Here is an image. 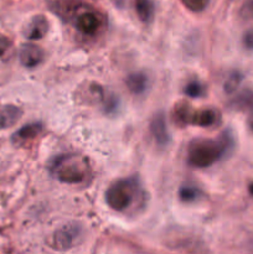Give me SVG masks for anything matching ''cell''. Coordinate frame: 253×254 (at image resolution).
<instances>
[{
    "label": "cell",
    "mask_w": 253,
    "mask_h": 254,
    "mask_svg": "<svg viewBox=\"0 0 253 254\" xmlns=\"http://www.w3.org/2000/svg\"><path fill=\"white\" fill-rule=\"evenodd\" d=\"M42 130V124L40 123H31L24 126L21 129L16 131V133L12 135V143L14 144H25L30 140H34Z\"/></svg>",
    "instance_id": "cell-9"
},
{
    "label": "cell",
    "mask_w": 253,
    "mask_h": 254,
    "mask_svg": "<svg viewBox=\"0 0 253 254\" xmlns=\"http://www.w3.org/2000/svg\"><path fill=\"white\" fill-rule=\"evenodd\" d=\"M240 108H253V93L252 92H245L238 96L237 102H235Z\"/></svg>",
    "instance_id": "cell-19"
},
{
    "label": "cell",
    "mask_w": 253,
    "mask_h": 254,
    "mask_svg": "<svg viewBox=\"0 0 253 254\" xmlns=\"http://www.w3.org/2000/svg\"><path fill=\"white\" fill-rule=\"evenodd\" d=\"M242 82V74L240 72H232L230 76L226 79L225 84H223V88L227 93H232L237 89V87L240 86V83Z\"/></svg>",
    "instance_id": "cell-16"
},
{
    "label": "cell",
    "mask_w": 253,
    "mask_h": 254,
    "mask_svg": "<svg viewBox=\"0 0 253 254\" xmlns=\"http://www.w3.org/2000/svg\"><path fill=\"white\" fill-rule=\"evenodd\" d=\"M126 83L131 93L140 94L145 91L148 78H146L145 74L141 73V72H135V73H131L126 77Z\"/></svg>",
    "instance_id": "cell-12"
},
{
    "label": "cell",
    "mask_w": 253,
    "mask_h": 254,
    "mask_svg": "<svg viewBox=\"0 0 253 254\" xmlns=\"http://www.w3.org/2000/svg\"><path fill=\"white\" fill-rule=\"evenodd\" d=\"M150 131L159 145H166L170 141V135H169L168 127H166L165 117H164L163 113H159L154 117L150 123Z\"/></svg>",
    "instance_id": "cell-6"
},
{
    "label": "cell",
    "mask_w": 253,
    "mask_h": 254,
    "mask_svg": "<svg viewBox=\"0 0 253 254\" xmlns=\"http://www.w3.org/2000/svg\"><path fill=\"white\" fill-rule=\"evenodd\" d=\"M184 92L189 97H191V98H200L205 93V88H203V86L198 81H191L186 84Z\"/></svg>",
    "instance_id": "cell-15"
},
{
    "label": "cell",
    "mask_w": 253,
    "mask_h": 254,
    "mask_svg": "<svg viewBox=\"0 0 253 254\" xmlns=\"http://www.w3.org/2000/svg\"><path fill=\"white\" fill-rule=\"evenodd\" d=\"M193 111L188 104H179L175 107V121L180 124H191V118H192Z\"/></svg>",
    "instance_id": "cell-14"
},
{
    "label": "cell",
    "mask_w": 253,
    "mask_h": 254,
    "mask_svg": "<svg viewBox=\"0 0 253 254\" xmlns=\"http://www.w3.org/2000/svg\"><path fill=\"white\" fill-rule=\"evenodd\" d=\"M135 11L139 19L144 22H149L154 16L155 7L151 0H136Z\"/></svg>",
    "instance_id": "cell-13"
},
{
    "label": "cell",
    "mask_w": 253,
    "mask_h": 254,
    "mask_svg": "<svg viewBox=\"0 0 253 254\" xmlns=\"http://www.w3.org/2000/svg\"><path fill=\"white\" fill-rule=\"evenodd\" d=\"M101 20L96 12L86 11L78 15L76 19V27L84 35H93L98 31Z\"/></svg>",
    "instance_id": "cell-5"
},
{
    "label": "cell",
    "mask_w": 253,
    "mask_h": 254,
    "mask_svg": "<svg viewBox=\"0 0 253 254\" xmlns=\"http://www.w3.org/2000/svg\"><path fill=\"white\" fill-rule=\"evenodd\" d=\"M216 121H217V112L213 109H202V111L193 112L191 124L198 127H210L213 126Z\"/></svg>",
    "instance_id": "cell-11"
},
{
    "label": "cell",
    "mask_w": 253,
    "mask_h": 254,
    "mask_svg": "<svg viewBox=\"0 0 253 254\" xmlns=\"http://www.w3.org/2000/svg\"><path fill=\"white\" fill-rule=\"evenodd\" d=\"M242 42H243V46H245L246 49L253 50V27H252V29L247 30V31L245 32V35H243Z\"/></svg>",
    "instance_id": "cell-21"
},
{
    "label": "cell",
    "mask_w": 253,
    "mask_h": 254,
    "mask_svg": "<svg viewBox=\"0 0 253 254\" xmlns=\"http://www.w3.org/2000/svg\"><path fill=\"white\" fill-rule=\"evenodd\" d=\"M133 201V185L123 180L113 184L106 191V202L114 211H124Z\"/></svg>",
    "instance_id": "cell-2"
},
{
    "label": "cell",
    "mask_w": 253,
    "mask_h": 254,
    "mask_svg": "<svg viewBox=\"0 0 253 254\" xmlns=\"http://www.w3.org/2000/svg\"><path fill=\"white\" fill-rule=\"evenodd\" d=\"M19 60L22 66L29 67V68L36 67L44 60V50L37 45L25 44L19 51Z\"/></svg>",
    "instance_id": "cell-4"
},
{
    "label": "cell",
    "mask_w": 253,
    "mask_h": 254,
    "mask_svg": "<svg viewBox=\"0 0 253 254\" xmlns=\"http://www.w3.org/2000/svg\"><path fill=\"white\" fill-rule=\"evenodd\" d=\"M52 169L56 171V176L62 183L76 184L84 179V169L82 164L68 156H60L55 160Z\"/></svg>",
    "instance_id": "cell-3"
},
{
    "label": "cell",
    "mask_w": 253,
    "mask_h": 254,
    "mask_svg": "<svg viewBox=\"0 0 253 254\" xmlns=\"http://www.w3.org/2000/svg\"><path fill=\"white\" fill-rule=\"evenodd\" d=\"M230 136H222L220 140L197 139L190 144L188 150V163L193 168L203 169L213 165L220 160L228 148H231Z\"/></svg>",
    "instance_id": "cell-1"
},
{
    "label": "cell",
    "mask_w": 253,
    "mask_h": 254,
    "mask_svg": "<svg viewBox=\"0 0 253 254\" xmlns=\"http://www.w3.org/2000/svg\"><path fill=\"white\" fill-rule=\"evenodd\" d=\"M10 45H11V41H10L9 37L0 34V56L6 52V50L10 47Z\"/></svg>",
    "instance_id": "cell-22"
},
{
    "label": "cell",
    "mask_w": 253,
    "mask_h": 254,
    "mask_svg": "<svg viewBox=\"0 0 253 254\" xmlns=\"http://www.w3.org/2000/svg\"><path fill=\"white\" fill-rule=\"evenodd\" d=\"M49 30V22L46 17L42 15L32 17L31 21L27 24L26 30H25V36L29 40H40L47 34Z\"/></svg>",
    "instance_id": "cell-8"
},
{
    "label": "cell",
    "mask_w": 253,
    "mask_h": 254,
    "mask_svg": "<svg viewBox=\"0 0 253 254\" xmlns=\"http://www.w3.org/2000/svg\"><path fill=\"white\" fill-rule=\"evenodd\" d=\"M248 126H250V129L253 131V114L250 117V119H248Z\"/></svg>",
    "instance_id": "cell-23"
},
{
    "label": "cell",
    "mask_w": 253,
    "mask_h": 254,
    "mask_svg": "<svg viewBox=\"0 0 253 254\" xmlns=\"http://www.w3.org/2000/svg\"><path fill=\"white\" fill-rule=\"evenodd\" d=\"M76 238V231L71 230V227H63L57 231L54 236L55 247L57 250H66L73 245V241Z\"/></svg>",
    "instance_id": "cell-10"
},
{
    "label": "cell",
    "mask_w": 253,
    "mask_h": 254,
    "mask_svg": "<svg viewBox=\"0 0 253 254\" xmlns=\"http://www.w3.org/2000/svg\"><path fill=\"white\" fill-rule=\"evenodd\" d=\"M248 191H250V193H251V195L253 196V183L251 184V185H250V188H248Z\"/></svg>",
    "instance_id": "cell-24"
},
{
    "label": "cell",
    "mask_w": 253,
    "mask_h": 254,
    "mask_svg": "<svg viewBox=\"0 0 253 254\" xmlns=\"http://www.w3.org/2000/svg\"><path fill=\"white\" fill-rule=\"evenodd\" d=\"M240 15L243 20H253V0H247L242 5Z\"/></svg>",
    "instance_id": "cell-20"
},
{
    "label": "cell",
    "mask_w": 253,
    "mask_h": 254,
    "mask_svg": "<svg viewBox=\"0 0 253 254\" xmlns=\"http://www.w3.org/2000/svg\"><path fill=\"white\" fill-rule=\"evenodd\" d=\"M22 116V109L14 104L0 106V129H7L14 127Z\"/></svg>",
    "instance_id": "cell-7"
},
{
    "label": "cell",
    "mask_w": 253,
    "mask_h": 254,
    "mask_svg": "<svg viewBox=\"0 0 253 254\" xmlns=\"http://www.w3.org/2000/svg\"><path fill=\"white\" fill-rule=\"evenodd\" d=\"M184 6L193 12H201L207 7L210 0H181Z\"/></svg>",
    "instance_id": "cell-17"
},
{
    "label": "cell",
    "mask_w": 253,
    "mask_h": 254,
    "mask_svg": "<svg viewBox=\"0 0 253 254\" xmlns=\"http://www.w3.org/2000/svg\"><path fill=\"white\" fill-rule=\"evenodd\" d=\"M198 196V190L191 186H184L180 190V198L185 202H190V201L196 200Z\"/></svg>",
    "instance_id": "cell-18"
}]
</instances>
